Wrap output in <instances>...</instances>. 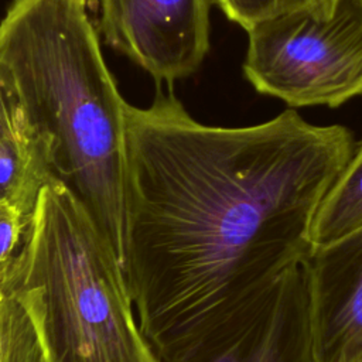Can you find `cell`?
Here are the masks:
<instances>
[{"mask_svg":"<svg viewBox=\"0 0 362 362\" xmlns=\"http://www.w3.org/2000/svg\"><path fill=\"white\" fill-rule=\"evenodd\" d=\"M351 130L293 107L243 127L195 120L157 86L126 106V279L163 362H206L313 250L317 209Z\"/></svg>","mask_w":362,"mask_h":362,"instance_id":"obj_1","label":"cell"},{"mask_svg":"<svg viewBox=\"0 0 362 362\" xmlns=\"http://www.w3.org/2000/svg\"><path fill=\"white\" fill-rule=\"evenodd\" d=\"M0 88L17 137L78 192L126 270L127 102L86 4L14 0L0 21Z\"/></svg>","mask_w":362,"mask_h":362,"instance_id":"obj_2","label":"cell"},{"mask_svg":"<svg viewBox=\"0 0 362 362\" xmlns=\"http://www.w3.org/2000/svg\"><path fill=\"white\" fill-rule=\"evenodd\" d=\"M4 286L28 322L37 362H163L140 329L115 247L55 173L37 192Z\"/></svg>","mask_w":362,"mask_h":362,"instance_id":"obj_3","label":"cell"},{"mask_svg":"<svg viewBox=\"0 0 362 362\" xmlns=\"http://www.w3.org/2000/svg\"><path fill=\"white\" fill-rule=\"evenodd\" d=\"M243 74L262 95L290 107H338L362 95V1L332 16L287 13L247 31Z\"/></svg>","mask_w":362,"mask_h":362,"instance_id":"obj_4","label":"cell"},{"mask_svg":"<svg viewBox=\"0 0 362 362\" xmlns=\"http://www.w3.org/2000/svg\"><path fill=\"white\" fill-rule=\"evenodd\" d=\"M214 0H96L105 42L157 86L191 76L209 51Z\"/></svg>","mask_w":362,"mask_h":362,"instance_id":"obj_5","label":"cell"},{"mask_svg":"<svg viewBox=\"0 0 362 362\" xmlns=\"http://www.w3.org/2000/svg\"><path fill=\"white\" fill-rule=\"evenodd\" d=\"M317 362H349L362 349V225L304 260Z\"/></svg>","mask_w":362,"mask_h":362,"instance_id":"obj_6","label":"cell"},{"mask_svg":"<svg viewBox=\"0 0 362 362\" xmlns=\"http://www.w3.org/2000/svg\"><path fill=\"white\" fill-rule=\"evenodd\" d=\"M206 362H317L303 266L288 270L243 328Z\"/></svg>","mask_w":362,"mask_h":362,"instance_id":"obj_7","label":"cell"},{"mask_svg":"<svg viewBox=\"0 0 362 362\" xmlns=\"http://www.w3.org/2000/svg\"><path fill=\"white\" fill-rule=\"evenodd\" d=\"M362 225V141L322 198L311 228L313 249Z\"/></svg>","mask_w":362,"mask_h":362,"instance_id":"obj_8","label":"cell"},{"mask_svg":"<svg viewBox=\"0 0 362 362\" xmlns=\"http://www.w3.org/2000/svg\"><path fill=\"white\" fill-rule=\"evenodd\" d=\"M51 171L11 134H0V201L33 211L37 192Z\"/></svg>","mask_w":362,"mask_h":362,"instance_id":"obj_9","label":"cell"},{"mask_svg":"<svg viewBox=\"0 0 362 362\" xmlns=\"http://www.w3.org/2000/svg\"><path fill=\"white\" fill-rule=\"evenodd\" d=\"M339 0H214L222 13L233 23L249 31L260 21L297 11L321 17L334 14Z\"/></svg>","mask_w":362,"mask_h":362,"instance_id":"obj_10","label":"cell"},{"mask_svg":"<svg viewBox=\"0 0 362 362\" xmlns=\"http://www.w3.org/2000/svg\"><path fill=\"white\" fill-rule=\"evenodd\" d=\"M30 214L13 202L0 201V283H4L21 247Z\"/></svg>","mask_w":362,"mask_h":362,"instance_id":"obj_11","label":"cell"},{"mask_svg":"<svg viewBox=\"0 0 362 362\" xmlns=\"http://www.w3.org/2000/svg\"><path fill=\"white\" fill-rule=\"evenodd\" d=\"M0 134H11V136H17L13 122L10 119L3 93H1V88H0Z\"/></svg>","mask_w":362,"mask_h":362,"instance_id":"obj_12","label":"cell"},{"mask_svg":"<svg viewBox=\"0 0 362 362\" xmlns=\"http://www.w3.org/2000/svg\"><path fill=\"white\" fill-rule=\"evenodd\" d=\"M79 1L85 3L88 8H95L96 7V0H79Z\"/></svg>","mask_w":362,"mask_h":362,"instance_id":"obj_13","label":"cell"},{"mask_svg":"<svg viewBox=\"0 0 362 362\" xmlns=\"http://www.w3.org/2000/svg\"><path fill=\"white\" fill-rule=\"evenodd\" d=\"M349 362H362V349Z\"/></svg>","mask_w":362,"mask_h":362,"instance_id":"obj_14","label":"cell"},{"mask_svg":"<svg viewBox=\"0 0 362 362\" xmlns=\"http://www.w3.org/2000/svg\"><path fill=\"white\" fill-rule=\"evenodd\" d=\"M358 1H362V0H358Z\"/></svg>","mask_w":362,"mask_h":362,"instance_id":"obj_15","label":"cell"}]
</instances>
